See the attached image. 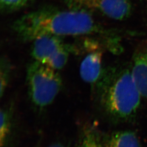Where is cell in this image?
Returning <instances> with one entry per match:
<instances>
[{
  "instance_id": "1",
  "label": "cell",
  "mask_w": 147,
  "mask_h": 147,
  "mask_svg": "<svg viewBox=\"0 0 147 147\" xmlns=\"http://www.w3.org/2000/svg\"><path fill=\"white\" fill-rule=\"evenodd\" d=\"M13 26L18 37L24 42H33L44 36H80L104 32L87 11L53 7L27 13L18 19Z\"/></svg>"
},
{
  "instance_id": "12",
  "label": "cell",
  "mask_w": 147,
  "mask_h": 147,
  "mask_svg": "<svg viewBox=\"0 0 147 147\" xmlns=\"http://www.w3.org/2000/svg\"><path fill=\"white\" fill-rule=\"evenodd\" d=\"M99 0H65L71 8L85 11L96 9Z\"/></svg>"
},
{
  "instance_id": "7",
  "label": "cell",
  "mask_w": 147,
  "mask_h": 147,
  "mask_svg": "<svg viewBox=\"0 0 147 147\" xmlns=\"http://www.w3.org/2000/svg\"><path fill=\"white\" fill-rule=\"evenodd\" d=\"M14 111L12 105H6L1 109L0 147H9L14 131Z\"/></svg>"
},
{
  "instance_id": "14",
  "label": "cell",
  "mask_w": 147,
  "mask_h": 147,
  "mask_svg": "<svg viewBox=\"0 0 147 147\" xmlns=\"http://www.w3.org/2000/svg\"><path fill=\"white\" fill-rule=\"evenodd\" d=\"M47 147H69L67 144H66L65 143L60 141L53 142L50 144Z\"/></svg>"
},
{
  "instance_id": "9",
  "label": "cell",
  "mask_w": 147,
  "mask_h": 147,
  "mask_svg": "<svg viewBox=\"0 0 147 147\" xmlns=\"http://www.w3.org/2000/svg\"><path fill=\"white\" fill-rule=\"evenodd\" d=\"M131 72L142 96L147 98V49L136 57Z\"/></svg>"
},
{
  "instance_id": "13",
  "label": "cell",
  "mask_w": 147,
  "mask_h": 147,
  "mask_svg": "<svg viewBox=\"0 0 147 147\" xmlns=\"http://www.w3.org/2000/svg\"><path fill=\"white\" fill-rule=\"evenodd\" d=\"M30 0H0L1 11L4 12H10L19 9Z\"/></svg>"
},
{
  "instance_id": "3",
  "label": "cell",
  "mask_w": 147,
  "mask_h": 147,
  "mask_svg": "<svg viewBox=\"0 0 147 147\" xmlns=\"http://www.w3.org/2000/svg\"><path fill=\"white\" fill-rule=\"evenodd\" d=\"M27 84L32 103L39 109L53 104L62 86L57 71L34 61L27 69Z\"/></svg>"
},
{
  "instance_id": "10",
  "label": "cell",
  "mask_w": 147,
  "mask_h": 147,
  "mask_svg": "<svg viewBox=\"0 0 147 147\" xmlns=\"http://www.w3.org/2000/svg\"><path fill=\"white\" fill-rule=\"evenodd\" d=\"M78 147H104L100 132L93 125H84L80 134Z\"/></svg>"
},
{
  "instance_id": "8",
  "label": "cell",
  "mask_w": 147,
  "mask_h": 147,
  "mask_svg": "<svg viewBox=\"0 0 147 147\" xmlns=\"http://www.w3.org/2000/svg\"><path fill=\"white\" fill-rule=\"evenodd\" d=\"M100 135L104 147H141L138 138L131 131H121L109 135Z\"/></svg>"
},
{
  "instance_id": "4",
  "label": "cell",
  "mask_w": 147,
  "mask_h": 147,
  "mask_svg": "<svg viewBox=\"0 0 147 147\" xmlns=\"http://www.w3.org/2000/svg\"><path fill=\"white\" fill-rule=\"evenodd\" d=\"M32 42L31 54L34 61L57 71L66 65L69 50L60 37L44 36Z\"/></svg>"
},
{
  "instance_id": "5",
  "label": "cell",
  "mask_w": 147,
  "mask_h": 147,
  "mask_svg": "<svg viewBox=\"0 0 147 147\" xmlns=\"http://www.w3.org/2000/svg\"><path fill=\"white\" fill-rule=\"evenodd\" d=\"M93 47L82 61L79 71L81 78L84 82L95 86L103 73V52L97 45Z\"/></svg>"
},
{
  "instance_id": "2",
  "label": "cell",
  "mask_w": 147,
  "mask_h": 147,
  "mask_svg": "<svg viewBox=\"0 0 147 147\" xmlns=\"http://www.w3.org/2000/svg\"><path fill=\"white\" fill-rule=\"evenodd\" d=\"M95 86L100 110L110 118L126 119L140 106L142 94L129 70L113 75L103 71Z\"/></svg>"
},
{
  "instance_id": "6",
  "label": "cell",
  "mask_w": 147,
  "mask_h": 147,
  "mask_svg": "<svg viewBox=\"0 0 147 147\" xmlns=\"http://www.w3.org/2000/svg\"><path fill=\"white\" fill-rule=\"evenodd\" d=\"M96 9L110 19L123 20L130 16L131 3L130 0H99Z\"/></svg>"
},
{
  "instance_id": "11",
  "label": "cell",
  "mask_w": 147,
  "mask_h": 147,
  "mask_svg": "<svg viewBox=\"0 0 147 147\" xmlns=\"http://www.w3.org/2000/svg\"><path fill=\"white\" fill-rule=\"evenodd\" d=\"M10 72V64L8 61L5 58L2 59L1 61L0 74V95L1 98L3 96L8 87Z\"/></svg>"
}]
</instances>
